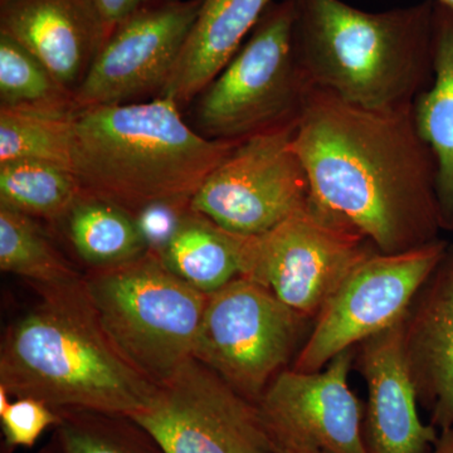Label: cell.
I'll return each mask as SVG.
<instances>
[{
    "label": "cell",
    "mask_w": 453,
    "mask_h": 453,
    "mask_svg": "<svg viewBox=\"0 0 453 453\" xmlns=\"http://www.w3.org/2000/svg\"><path fill=\"white\" fill-rule=\"evenodd\" d=\"M279 453H291V452H279Z\"/></svg>",
    "instance_id": "cell-33"
},
{
    "label": "cell",
    "mask_w": 453,
    "mask_h": 453,
    "mask_svg": "<svg viewBox=\"0 0 453 453\" xmlns=\"http://www.w3.org/2000/svg\"><path fill=\"white\" fill-rule=\"evenodd\" d=\"M271 0H202L177 65L157 97L186 105L229 64Z\"/></svg>",
    "instance_id": "cell-17"
},
{
    "label": "cell",
    "mask_w": 453,
    "mask_h": 453,
    "mask_svg": "<svg viewBox=\"0 0 453 453\" xmlns=\"http://www.w3.org/2000/svg\"><path fill=\"white\" fill-rule=\"evenodd\" d=\"M295 43L312 88L353 105H413L434 80V7L368 13L342 0H295Z\"/></svg>",
    "instance_id": "cell-4"
},
{
    "label": "cell",
    "mask_w": 453,
    "mask_h": 453,
    "mask_svg": "<svg viewBox=\"0 0 453 453\" xmlns=\"http://www.w3.org/2000/svg\"><path fill=\"white\" fill-rule=\"evenodd\" d=\"M0 7V33L37 57L73 95L107 40L92 0H9Z\"/></svg>",
    "instance_id": "cell-16"
},
{
    "label": "cell",
    "mask_w": 453,
    "mask_h": 453,
    "mask_svg": "<svg viewBox=\"0 0 453 453\" xmlns=\"http://www.w3.org/2000/svg\"><path fill=\"white\" fill-rule=\"evenodd\" d=\"M426 453H453V427L440 431L436 442Z\"/></svg>",
    "instance_id": "cell-29"
},
{
    "label": "cell",
    "mask_w": 453,
    "mask_h": 453,
    "mask_svg": "<svg viewBox=\"0 0 453 453\" xmlns=\"http://www.w3.org/2000/svg\"><path fill=\"white\" fill-rule=\"evenodd\" d=\"M192 199H165L145 205L134 214L148 252L159 256L166 249L192 205Z\"/></svg>",
    "instance_id": "cell-27"
},
{
    "label": "cell",
    "mask_w": 453,
    "mask_h": 453,
    "mask_svg": "<svg viewBox=\"0 0 453 453\" xmlns=\"http://www.w3.org/2000/svg\"><path fill=\"white\" fill-rule=\"evenodd\" d=\"M243 247L244 235L190 208L159 257L175 275L210 295L242 275Z\"/></svg>",
    "instance_id": "cell-19"
},
{
    "label": "cell",
    "mask_w": 453,
    "mask_h": 453,
    "mask_svg": "<svg viewBox=\"0 0 453 453\" xmlns=\"http://www.w3.org/2000/svg\"><path fill=\"white\" fill-rule=\"evenodd\" d=\"M0 107L74 110L73 95L56 81L37 57L0 33Z\"/></svg>",
    "instance_id": "cell-24"
},
{
    "label": "cell",
    "mask_w": 453,
    "mask_h": 453,
    "mask_svg": "<svg viewBox=\"0 0 453 453\" xmlns=\"http://www.w3.org/2000/svg\"><path fill=\"white\" fill-rule=\"evenodd\" d=\"M202 0H168L138 12L107 37L74 91L76 109L133 103L162 91Z\"/></svg>",
    "instance_id": "cell-13"
},
{
    "label": "cell",
    "mask_w": 453,
    "mask_h": 453,
    "mask_svg": "<svg viewBox=\"0 0 453 453\" xmlns=\"http://www.w3.org/2000/svg\"><path fill=\"white\" fill-rule=\"evenodd\" d=\"M295 127L241 140L190 202L232 234H266L311 203L305 165L295 146Z\"/></svg>",
    "instance_id": "cell-9"
},
{
    "label": "cell",
    "mask_w": 453,
    "mask_h": 453,
    "mask_svg": "<svg viewBox=\"0 0 453 453\" xmlns=\"http://www.w3.org/2000/svg\"><path fill=\"white\" fill-rule=\"evenodd\" d=\"M438 2L442 3V4L447 5V7L453 8V0H438Z\"/></svg>",
    "instance_id": "cell-30"
},
{
    "label": "cell",
    "mask_w": 453,
    "mask_h": 453,
    "mask_svg": "<svg viewBox=\"0 0 453 453\" xmlns=\"http://www.w3.org/2000/svg\"><path fill=\"white\" fill-rule=\"evenodd\" d=\"M58 453H64V452H62L61 447H59V445H58Z\"/></svg>",
    "instance_id": "cell-32"
},
{
    "label": "cell",
    "mask_w": 453,
    "mask_h": 453,
    "mask_svg": "<svg viewBox=\"0 0 453 453\" xmlns=\"http://www.w3.org/2000/svg\"><path fill=\"white\" fill-rule=\"evenodd\" d=\"M449 244L441 238L412 251H375L360 262L316 316L291 368L321 371L338 354L402 320Z\"/></svg>",
    "instance_id": "cell-10"
},
{
    "label": "cell",
    "mask_w": 453,
    "mask_h": 453,
    "mask_svg": "<svg viewBox=\"0 0 453 453\" xmlns=\"http://www.w3.org/2000/svg\"><path fill=\"white\" fill-rule=\"evenodd\" d=\"M65 220L74 251L91 270L119 266L148 252L135 217L115 203L82 193Z\"/></svg>",
    "instance_id": "cell-20"
},
{
    "label": "cell",
    "mask_w": 453,
    "mask_h": 453,
    "mask_svg": "<svg viewBox=\"0 0 453 453\" xmlns=\"http://www.w3.org/2000/svg\"><path fill=\"white\" fill-rule=\"evenodd\" d=\"M312 325L264 286L238 277L208 295L195 357L257 403L271 381L291 368Z\"/></svg>",
    "instance_id": "cell-7"
},
{
    "label": "cell",
    "mask_w": 453,
    "mask_h": 453,
    "mask_svg": "<svg viewBox=\"0 0 453 453\" xmlns=\"http://www.w3.org/2000/svg\"><path fill=\"white\" fill-rule=\"evenodd\" d=\"M9 2V0H0V4H4V3Z\"/></svg>",
    "instance_id": "cell-31"
},
{
    "label": "cell",
    "mask_w": 453,
    "mask_h": 453,
    "mask_svg": "<svg viewBox=\"0 0 453 453\" xmlns=\"http://www.w3.org/2000/svg\"><path fill=\"white\" fill-rule=\"evenodd\" d=\"M163 2H168V0H92L98 16L105 26L107 37L127 18L142 9Z\"/></svg>",
    "instance_id": "cell-28"
},
{
    "label": "cell",
    "mask_w": 453,
    "mask_h": 453,
    "mask_svg": "<svg viewBox=\"0 0 453 453\" xmlns=\"http://www.w3.org/2000/svg\"><path fill=\"white\" fill-rule=\"evenodd\" d=\"M354 369L368 389L365 413L371 453H426L440 431L422 421L403 350V319L356 347Z\"/></svg>",
    "instance_id": "cell-14"
},
{
    "label": "cell",
    "mask_w": 453,
    "mask_h": 453,
    "mask_svg": "<svg viewBox=\"0 0 453 453\" xmlns=\"http://www.w3.org/2000/svg\"><path fill=\"white\" fill-rule=\"evenodd\" d=\"M295 20V0L271 8L199 95L196 118L203 135L241 142L297 125L314 88L297 56Z\"/></svg>",
    "instance_id": "cell-6"
},
{
    "label": "cell",
    "mask_w": 453,
    "mask_h": 453,
    "mask_svg": "<svg viewBox=\"0 0 453 453\" xmlns=\"http://www.w3.org/2000/svg\"><path fill=\"white\" fill-rule=\"evenodd\" d=\"M101 326L127 362L155 386L195 357L208 295L151 252L83 277Z\"/></svg>",
    "instance_id": "cell-5"
},
{
    "label": "cell",
    "mask_w": 453,
    "mask_h": 453,
    "mask_svg": "<svg viewBox=\"0 0 453 453\" xmlns=\"http://www.w3.org/2000/svg\"><path fill=\"white\" fill-rule=\"evenodd\" d=\"M414 120L437 164L441 226L453 232V8L434 9V80L413 103Z\"/></svg>",
    "instance_id": "cell-18"
},
{
    "label": "cell",
    "mask_w": 453,
    "mask_h": 453,
    "mask_svg": "<svg viewBox=\"0 0 453 453\" xmlns=\"http://www.w3.org/2000/svg\"><path fill=\"white\" fill-rule=\"evenodd\" d=\"M378 251L310 203L266 234L244 235L242 275L315 321L349 273Z\"/></svg>",
    "instance_id": "cell-8"
},
{
    "label": "cell",
    "mask_w": 453,
    "mask_h": 453,
    "mask_svg": "<svg viewBox=\"0 0 453 453\" xmlns=\"http://www.w3.org/2000/svg\"><path fill=\"white\" fill-rule=\"evenodd\" d=\"M3 434L9 447L35 446L50 426L58 425L61 414L32 396H19L0 411Z\"/></svg>",
    "instance_id": "cell-26"
},
{
    "label": "cell",
    "mask_w": 453,
    "mask_h": 453,
    "mask_svg": "<svg viewBox=\"0 0 453 453\" xmlns=\"http://www.w3.org/2000/svg\"><path fill=\"white\" fill-rule=\"evenodd\" d=\"M82 193L73 169L37 160L0 164V205L32 219H65Z\"/></svg>",
    "instance_id": "cell-21"
},
{
    "label": "cell",
    "mask_w": 453,
    "mask_h": 453,
    "mask_svg": "<svg viewBox=\"0 0 453 453\" xmlns=\"http://www.w3.org/2000/svg\"><path fill=\"white\" fill-rule=\"evenodd\" d=\"M240 142L207 138L165 97L76 109L73 170L82 192L135 214L165 199H192Z\"/></svg>",
    "instance_id": "cell-3"
},
{
    "label": "cell",
    "mask_w": 453,
    "mask_h": 453,
    "mask_svg": "<svg viewBox=\"0 0 453 453\" xmlns=\"http://www.w3.org/2000/svg\"><path fill=\"white\" fill-rule=\"evenodd\" d=\"M41 299L9 325L0 347V387L57 412L131 417L157 386L127 362L101 326L82 279L35 288Z\"/></svg>",
    "instance_id": "cell-2"
},
{
    "label": "cell",
    "mask_w": 453,
    "mask_h": 453,
    "mask_svg": "<svg viewBox=\"0 0 453 453\" xmlns=\"http://www.w3.org/2000/svg\"><path fill=\"white\" fill-rule=\"evenodd\" d=\"M74 111L0 107V164L37 160L73 169Z\"/></svg>",
    "instance_id": "cell-22"
},
{
    "label": "cell",
    "mask_w": 453,
    "mask_h": 453,
    "mask_svg": "<svg viewBox=\"0 0 453 453\" xmlns=\"http://www.w3.org/2000/svg\"><path fill=\"white\" fill-rule=\"evenodd\" d=\"M354 359L351 348L321 371L288 368L271 381L256 405L279 452L371 453L365 407L349 384Z\"/></svg>",
    "instance_id": "cell-12"
},
{
    "label": "cell",
    "mask_w": 453,
    "mask_h": 453,
    "mask_svg": "<svg viewBox=\"0 0 453 453\" xmlns=\"http://www.w3.org/2000/svg\"><path fill=\"white\" fill-rule=\"evenodd\" d=\"M403 350L419 404L438 431L453 427V244L403 318Z\"/></svg>",
    "instance_id": "cell-15"
},
{
    "label": "cell",
    "mask_w": 453,
    "mask_h": 453,
    "mask_svg": "<svg viewBox=\"0 0 453 453\" xmlns=\"http://www.w3.org/2000/svg\"><path fill=\"white\" fill-rule=\"evenodd\" d=\"M130 418L163 453H279L257 405L196 357Z\"/></svg>",
    "instance_id": "cell-11"
},
{
    "label": "cell",
    "mask_w": 453,
    "mask_h": 453,
    "mask_svg": "<svg viewBox=\"0 0 453 453\" xmlns=\"http://www.w3.org/2000/svg\"><path fill=\"white\" fill-rule=\"evenodd\" d=\"M311 203L380 253L441 240L437 164L413 105L372 110L314 88L295 131Z\"/></svg>",
    "instance_id": "cell-1"
},
{
    "label": "cell",
    "mask_w": 453,
    "mask_h": 453,
    "mask_svg": "<svg viewBox=\"0 0 453 453\" xmlns=\"http://www.w3.org/2000/svg\"><path fill=\"white\" fill-rule=\"evenodd\" d=\"M56 426L64 453H163L130 417L88 411H61Z\"/></svg>",
    "instance_id": "cell-25"
},
{
    "label": "cell",
    "mask_w": 453,
    "mask_h": 453,
    "mask_svg": "<svg viewBox=\"0 0 453 453\" xmlns=\"http://www.w3.org/2000/svg\"><path fill=\"white\" fill-rule=\"evenodd\" d=\"M0 270L35 283L65 285L82 279L64 258L35 219L0 205Z\"/></svg>",
    "instance_id": "cell-23"
}]
</instances>
